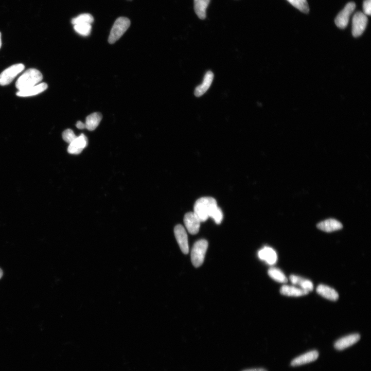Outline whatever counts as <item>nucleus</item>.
I'll use <instances>...</instances> for the list:
<instances>
[{
	"label": "nucleus",
	"instance_id": "30",
	"mask_svg": "<svg viewBox=\"0 0 371 371\" xmlns=\"http://www.w3.org/2000/svg\"><path fill=\"white\" fill-rule=\"evenodd\" d=\"M2 46V39H1V33L0 32V49H1Z\"/></svg>",
	"mask_w": 371,
	"mask_h": 371
},
{
	"label": "nucleus",
	"instance_id": "3",
	"mask_svg": "<svg viewBox=\"0 0 371 371\" xmlns=\"http://www.w3.org/2000/svg\"><path fill=\"white\" fill-rule=\"evenodd\" d=\"M131 21L126 17H119L115 22L112 27L108 38V42L110 44H114L130 27Z\"/></svg>",
	"mask_w": 371,
	"mask_h": 371
},
{
	"label": "nucleus",
	"instance_id": "9",
	"mask_svg": "<svg viewBox=\"0 0 371 371\" xmlns=\"http://www.w3.org/2000/svg\"><path fill=\"white\" fill-rule=\"evenodd\" d=\"M175 235L181 251L185 254L189 253L188 239L185 228L181 225H177L175 228Z\"/></svg>",
	"mask_w": 371,
	"mask_h": 371
},
{
	"label": "nucleus",
	"instance_id": "25",
	"mask_svg": "<svg viewBox=\"0 0 371 371\" xmlns=\"http://www.w3.org/2000/svg\"><path fill=\"white\" fill-rule=\"evenodd\" d=\"M296 285L300 286L301 289L309 293L310 291H312L314 289L313 283L311 281L300 277H298Z\"/></svg>",
	"mask_w": 371,
	"mask_h": 371
},
{
	"label": "nucleus",
	"instance_id": "21",
	"mask_svg": "<svg viewBox=\"0 0 371 371\" xmlns=\"http://www.w3.org/2000/svg\"><path fill=\"white\" fill-rule=\"evenodd\" d=\"M268 274L270 277L276 282L281 283H286L288 282V279L285 275L278 268L271 267L268 270Z\"/></svg>",
	"mask_w": 371,
	"mask_h": 371
},
{
	"label": "nucleus",
	"instance_id": "17",
	"mask_svg": "<svg viewBox=\"0 0 371 371\" xmlns=\"http://www.w3.org/2000/svg\"><path fill=\"white\" fill-rule=\"evenodd\" d=\"M317 292L319 295L332 301H336L339 299L338 293L334 289L320 284L317 288Z\"/></svg>",
	"mask_w": 371,
	"mask_h": 371
},
{
	"label": "nucleus",
	"instance_id": "7",
	"mask_svg": "<svg viewBox=\"0 0 371 371\" xmlns=\"http://www.w3.org/2000/svg\"><path fill=\"white\" fill-rule=\"evenodd\" d=\"M355 8L356 4L353 2H349L345 6L335 19V23L338 28L344 29L347 27L350 17Z\"/></svg>",
	"mask_w": 371,
	"mask_h": 371
},
{
	"label": "nucleus",
	"instance_id": "13",
	"mask_svg": "<svg viewBox=\"0 0 371 371\" xmlns=\"http://www.w3.org/2000/svg\"><path fill=\"white\" fill-rule=\"evenodd\" d=\"M48 87L47 83H41L28 89L18 91L17 93V96L20 97H29L36 96V95L46 90Z\"/></svg>",
	"mask_w": 371,
	"mask_h": 371
},
{
	"label": "nucleus",
	"instance_id": "12",
	"mask_svg": "<svg viewBox=\"0 0 371 371\" xmlns=\"http://www.w3.org/2000/svg\"><path fill=\"white\" fill-rule=\"evenodd\" d=\"M318 353L317 351L308 352L293 359L291 362V366L297 367L304 365L316 361L318 357Z\"/></svg>",
	"mask_w": 371,
	"mask_h": 371
},
{
	"label": "nucleus",
	"instance_id": "5",
	"mask_svg": "<svg viewBox=\"0 0 371 371\" xmlns=\"http://www.w3.org/2000/svg\"><path fill=\"white\" fill-rule=\"evenodd\" d=\"M25 66L22 64H17L8 67L0 74V85L6 86L10 84L15 77L24 70Z\"/></svg>",
	"mask_w": 371,
	"mask_h": 371
},
{
	"label": "nucleus",
	"instance_id": "26",
	"mask_svg": "<svg viewBox=\"0 0 371 371\" xmlns=\"http://www.w3.org/2000/svg\"><path fill=\"white\" fill-rule=\"evenodd\" d=\"M77 136L71 129H67L63 133V139L69 144L71 143L76 139Z\"/></svg>",
	"mask_w": 371,
	"mask_h": 371
},
{
	"label": "nucleus",
	"instance_id": "19",
	"mask_svg": "<svg viewBox=\"0 0 371 371\" xmlns=\"http://www.w3.org/2000/svg\"><path fill=\"white\" fill-rule=\"evenodd\" d=\"M211 0H194V7L198 18L204 19L206 17V10Z\"/></svg>",
	"mask_w": 371,
	"mask_h": 371
},
{
	"label": "nucleus",
	"instance_id": "20",
	"mask_svg": "<svg viewBox=\"0 0 371 371\" xmlns=\"http://www.w3.org/2000/svg\"><path fill=\"white\" fill-rule=\"evenodd\" d=\"M102 119V115L99 113H94L86 118V128L90 131L95 130L99 126Z\"/></svg>",
	"mask_w": 371,
	"mask_h": 371
},
{
	"label": "nucleus",
	"instance_id": "22",
	"mask_svg": "<svg viewBox=\"0 0 371 371\" xmlns=\"http://www.w3.org/2000/svg\"><path fill=\"white\" fill-rule=\"evenodd\" d=\"M91 24L88 23L74 25L75 31L83 36H88L91 32Z\"/></svg>",
	"mask_w": 371,
	"mask_h": 371
},
{
	"label": "nucleus",
	"instance_id": "31",
	"mask_svg": "<svg viewBox=\"0 0 371 371\" xmlns=\"http://www.w3.org/2000/svg\"><path fill=\"white\" fill-rule=\"evenodd\" d=\"M3 276V271L1 269H0V279H1Z\"/></svg>",
	"mask_w": 371,
	"mask_h": 371
},
{
	"label": "nucleus",
	"instance_id": "8",
	"mask_svg": "<svg viewBox=\"0 0 371 371\" xmlns=\"http://www.w3.org/2000/svg\"><path fill=\"white\" fill-rule=\"evenodd\" d=\"M184 222L186 228L191 234L195 235L199 231L201 222L194 212L187 213Z\"/></svg>",
	"mask_w": 371,
	"mask_h": 371
},
{
	"label": "nucleus",
	"instance_id": "27",
	"mask_svg": "<svg viewBox=\"0 0 371 371\" xmlns=\"http://www.w3.org/2000/svg\"><path fill=\"white\" fill-rule=\"evenodd\" d=\"M363 10L366 15L370 16L371 14V0H365L363 4Z\"/></svg>",
	"mask_w": 371,
	"mask_h": 371
},
{
	"label": "nucleus",
	"instance_id": "16",
	"mask_svg": "<svg viewBox=\"0 0 371 371\" xmlns=\"http://www.w3.org/2000/svg\"><path fill=\"white\" fill-rule=\"evenodd\" d=\"M213 77L214 75L212 71H209L206 73L203 83L198 86L195 89L194 94L196 97H200L203 96L208 90L212 83Z\"/></svg>",
	"mask_w": 371,
	"mask_h": 371
},
{
	"label": "nucleus",
	"instance_id": "2",
	"mask_svg": "<svg viewBox=\"0 0 371 371\" xmlns=\"http://www.w3.org/2000/svg\"><path fill=\"white\" fill-rule=\"evenodd\" d=\"M43 79L42 73L35 69H30L23 73L16 83L19 91L28 89L39 83Z\"/></svg>",
	"mask_w": 371,
	"mask_h": 371
},
{
	"label": "nucleus",
	"instance_id": "6",
	"mask_svg": "<svg viewBox=\"0 0 371 371\" xmlns=\"http://www.w3.org/2000/svg\"><path fill=\"white\" fill-rule=\"evenodd\" d=\"M368 19L363 13L357 12L353 19L352 34L353 37H357L362 35L365 30Z\"/></svg>",
	"mask_w": 371,
	"mask_h": 371
},
{
	"label": "nucleus",
	"instance_id": "29",
	"mask_svg": "<svg viewBox=\"0 0 371 371\" xmlns=\"http://www.w3.org/2000/svg\"><path fill=\"white\" fill-rule=\"evenodd\" d=\"M243 371H267L263 368H259V369H248V370H244Z\"/></svg>",
	"mask_w": 371,
	"mask_h": 371
},
{
	"label": "nucleus",
	"instance_id": "11",
	"mask_svg": "<svg viewBox=\"0 0 371 371\" xmlns=\"http://www.w3.org/2000/svg\"><path fill=\"white\" fill-rule=\"evenodd\" d=\"M360 339V336L358 334H353L344 336L336 341L334 347L336 350L342 351L348 348L356 343Z\"/></svg>",
	"mask_w": 371,
	"mask_h": 371
},
{
	"label": "nucleus",
	"instance_id": "1",
	"mask_svg": "<svg viewBox=\"0 0 371 371\" xmlns=\"http://www.w3.org/2000/svg\"><path fill=\"white\" fill-rule=\"evenodd\" d=\"M216 200L213 197H203L198 199L194 206V212L201 222L212 218L219 209Z\"/></svg>",
	"mask_w": 371,
	"mask_h": 371
},
{
	"label": "nucleus",
	"instance_id": "10",
	"mask_svg": "<svg viewBox=\"0 0 371 371\" xmlns=\"http://www.w3.org/2000/svg\"><path fill=\"white\" fill-rule=\"evenodd\" d=\"M88 138L82 134L79 136H77L75 140L70 144L68 148V152L71 154H80L88 146Z\"/></svg>",
	"mask_w": 371,
	"mask_h": 371
},
{
	"label": "nucleus",
	"instance_id": "23",
	"mask_svg": "<svg viewBox=\"0 0 371 371\" xmlns=\"http://www.w3.org/2000/svg\"><path fill=\"white\" fill-rule=\"evenodd\" d=\"M94 21L93 16L90 14H83L75 17L71 20L73 25L79 24H91Z\"/></svg>",
	"mask_w": 371,
	"mask_h": 371
},
{
	"label": "nucleus",
	"instance_id": "15",
	"mask_svg": "<svg viewBox=\"0 0 371 371\" xmlns=\"http://www.w3.org/2000/svg\"><path fill=\"white\" fill-rule=\"evenodd\" d=\"M259 258L265 261L267 264L273 265L278 261V256L274 250L269 247H265L258 252Z\"/></svg>",
	"mask_w": 371,
	"mask_h": 371
},
{
	"label": "nucleus",
	"instance_id": "18",
	"mask_svg": "<svg viewBox=\"0 0 371 371\" xmlns=\"http://www.w3.org/2000/svg\"><path fill=\"white\" fill-rule=\"evenodd\" d=\"M280 293L283 296L288 297H299L307 295L308 292L302 289L298 288L294 286L283 285L281 289Z\"/></svg>",
	"mask_w": 371,
	"mask_h": 371
},
{
	"label": "nucleus",
	"instance_id": "14",
	"mask_svg": "<svg viewBox=\"0 0 371 371\" xmlns=\"http://www.w3.org/2000/svg\"><path fill=\"white\" fill-rule=\"evenodd\" d=\"M317 228L323 231L331 232L341 230L342 224L338 221L333 219H329L319 223Z\"/></svg>",
	"mask_w": 371,
	"mask_h": 371
},
{
	"label": "nucleus",
	"instance_id": "24",
	"mask_svg": "<svg viewBox=\"0 0 371 371\" xmlns=\"http://www.w3.org/2000/svg\"><path fill=\"white\" fill-rule=\"evenodd\" d=\"M287 1L300 12L307 14L309 11L307 0H287Z\"/></svg>",
	"mask_w": 371,
	"mask_h": 371
},
{
	"label": "nucleus",
	"instance_id": "4",
	"mask_svg": "<svg viewBox=\"0 0 371 371\" xmlns=\"http://www.w3.org/2000/svg\"><path fill=\"white\" fill-rule=\"evenodd\" d=\"M208 247V241L204 239L198 240L194 244L191 258L192 263L195 267H199L203 265Z\"/></svg>",
	"mask_w": 371,
	"mask_h": 371
},
{
	"label": "nucleus",
	"instance_id": "28",
	"mask_svg": "<svg viewBox=\"0 0 371 371\" xmlns=\"http://www.w3.org/2000/svg\"><path fill=\"white\" fill-rule=\"evenodd\" d=\"M76 126L77 128L83 129L86 128L85 124L81 122H78L76 123Z\"/></svg>",
	"mask_w": 371,
	"mask_h": 371
}]
</instances>
